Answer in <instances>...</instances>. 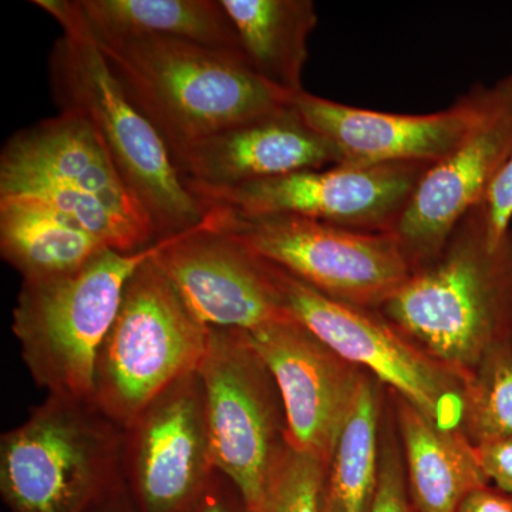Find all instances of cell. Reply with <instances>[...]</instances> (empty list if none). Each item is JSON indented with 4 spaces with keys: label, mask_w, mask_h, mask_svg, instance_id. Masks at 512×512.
Segmentation results:
<instances>
[{
    "label": "cell",
    "mask_w": 512,
    "mask_h": 512,
    "mask_svg": "<svg viewBox=\"0 0 512 512\" xmlns=\"http://www.w3.org/2000/svg\"><path fill=\"white\" fill-rule=\"evenodd\" d=\"M62 26L49 53V83L59 113L89 124L120 177L147 212L157 239L184 234L207 211L184 183L163 138L131 103L84 25L76 0H33Z\"/></svg>",
    "instance_id": "cell-1"
},
{
    "label": "cell",
    "mask_w": 512,
    "mask_h": 512,
    "mask_svg": "<svg viewBox=\"0 0 512 512\" xmlns=\"http://www.w3.org/2000/svg\"><path fill=\"white\" fill-rule=\"evenodd\" d=\"M379 312L466 382L491 350L512 342V228L493 244L481 202Z\"/></svg>",
    "instance_id": "cell-2"
},
{
    "label": "cell",
    "mask_w": 512,
    "mask_h": 512,
    "mask_svg": "<svg viewBox=\"0 0 512 512\" xmlns=\"http://www.w3.org/2000/svg\"><path fill=\"white\" fill-rule=\"evenodd\" d=\"M90 35L173 160L204 138L292 104L293 97L262 80L241 53L161 37Z\"/></svg>",
    "instance_id": "cell-3"
},
{
    "label": "cell",
    "mask_w": 512,
    "mask_h": 512,
    "mask_svg": "<svg viewBox=\"0 0 512 512\" xmlns=\"http://www.w3.org/2000/svg\"><path fill=\"white\" fill-rule=\"evenodd\" d=\"M32 198L123 254L158 242L156 229L89 124L72 114L16 131L0 151V198Z\"/></svg>",
    "instance_id": "cell-4"
},
{
    "label": "cell",
    "mask_w": 512,
    "mask_h": 512,
    "mask_svg": "<svg viewBox=\"0 0 512 512\" xmlns=\"http://www.w3.org/2000/svg\"><path fill=\"white\" fill-rule=\"evenodd\" d=\"M168 241L134 254L107 248L70 274L22 282L12 330L36 386L93 402L97 356L128 281Z\"/></svg>",
    "instance_id": "cell-5"
},
{
    "label": "cell",
    "mask_w": 512,
    "mask_h": 512,
    "mask_svg": "<svg viewBox=\"0 0 512 512\" xmlns=\"http://www.w3.org/2000/svg\"><path fill=\"white\" fill-rule=\"evenodd\" d=\"M123 429L90 400L47 394L0 437L9 512H90L121 476Z\"/></svg>",
    "instance_id": "cell-6"
},
{
    "label": "cell",
    "mask_w": 512,
    "mask_h": 512,
    "mask_svg": "<svg viewBox=\"0 0 512 512\" xmlns=\"http://www.w3.org/2000/svg\"><path fill=\"white\" fill-rule=\"evenodd\" d=\"M208 335L153 256L128 281L101 345L93 403L124 429L158 394L197 372Z\"/></svg>",
    "instance_id": "cell-7"
},
{
    "label": "cell",
    "mask_w": 512,
    "mask_h": 512,
    "mask_svg": "<svg viewBox=\"0 0 512 512\" xmlns=\"http://www.w3.org/2000/svg\"><path fill=\"white\" fill-rule=\"evenodd\" d=\"M197 373L215 468L235 484L249 511L258 512L289 446L274 376L248 332L225 328H210Z\"/></svg>",
    "instance_id": "cell-8"
},
{
    "label": "cell",
    "mask_w": 512,
    "mask_h": 512,
    "mask_svg": "<svg viewBox=\"0 0 512 512\" xmlns=\"http://www.w3.org/2000/svg\"><path fill=\"white\" fill-rule=\"evenodd\" d=\"M218 211L221 231L335 301L379 311L416 271L393 232L295 215L238 218Z\"/></svg>",
    "instance_id": "cell-9"
},
{
    "label": "cell",
    "mask_w": 512,
    "mask_h": 512,
    "mask_svg": "<svg viewBox=\"0 0 512 512\" xmlns=\"http://www.w3.org/2000/svg\"><path fill=\"white\" fill-rule=\"evenodd\" d=\"M286 311L333 352L447 429H460L464 379L376 309L335 301L266 261Z\"/></svg>",
    "instance_id": "cell-10"
},
{
    "label": "cell",
    "mask_w": 512,
    "mask_h": 512,
    "mask_svg": "<svg viewBox=\"0 0 512 512\" xmlns=\"http://www.w3.org/2000/svg\"><path fill=\"white\" fill-rule=\"evenodd\" d=\"M430 164H336L237 187L188 185L205 211L238 218L295 215L359 231L393 232Z\"/></svg>",
    "instance_id": "cell-11"
},
{
    "label": "cell",
    "mask_w": 512,
    "mask_h": 512,
    "mask_svg": "<svg viewBox=\"0 0 512 512\" xmlns=\"http://www.w3.org/2000/svg\"><path fill=\"white\" fill-rule=\"evenodd\" d=\"M215 471L197 372L158 394L123 429L121 476L137 512H185Z\"/></svg>",
    "instance_id": "cell-12"
},
{
    "label": "cell",
    "mask_w": 512,
    "mask_h": 512,
    "mask_svg": "<svg viewBox=\"0 0 512 512\" xmlns=\"http://www.w3.org/2000/svg\"><path fill=\"white\" fill-rule=\"evenodd\" d=\"M512 148V73L487 86L483 106L466 134L431 164L393 234L413 262L427 264L458 222L484 201Z\"/></svg>",
    "instance_id": "cell-13"
},
{
    "label": "cell",
    "mask_w": 512,
    "mask_h": 512,
    "mask_svg": "<svg viewBox=\"0 0 512 512\" xmlns=\"http://www.w3.org/2000/svg\"><path fill=\"white\" fill-rule=\"evenodd\" d=\"M220 212L175 235L154 261L208 328L256 329L292 318L265 259L221 231Z\"/></svg>",
    "instance_id": "cell-14"
},
{
    "label": "cell",
    "mask_w": 512,
    "mask_h": 512,
    "mask_svg": "<svg viewBox=\"0 0 512 512\" xmlns=\"http://www.w3.org/2000/svg\"><path fill=\"white\" fill-rule=\"evenodd\" d=\"M248 333L281 393L289 446L326 467L365 372L293 316Z\"/></svg>",
    "instance_id": "cell-15"
},
{
    "label": "cell",
    "mask_w": 512,
    "mask_h": 512,
    "mask_svg": "<svg viewBox=\"0 0 512 512\" xmlns=\"http://www.w3.org/2000/svg\"><path fill=\"white\" fill-rule=\"evenodd\" d=\"M477 84L447 109L397 114L360 109L303 90L292 99L309 126L335 148L339 164H434L446 156L483 106Z\"/></svg>",
    "instance_id": "cell-16"
},
{
    "label": "cell",
    "mask_w": 512,
    "mask_h": 512,
    "mask_svg": "<svg viewBox=\"0 0 512 512\" xmlns=\"http://www.w3.org/2000/svg\"><path fill=\"white\" fill-rule=\"evenodd\" d=\"M188 185L225 188L339 164L335 148L295 106L229 127L174 157Z\"/></svg>",
    "instance_id": "cell-17"
},
{
    "label": "cell",
    "mask_w": 512,
    "mask_h": 512,
    "mask_svg": "<svg viewBox=\"0 0 512 512\" xmlns=\"http://www.w3.org/2000/svg\"><path fill=\"white\" fill-rule=\"evenodd\" d=\"M394 403L414 512H458L467 495L490 484L474 444L460 429L440 426L396 394Z\"/></svg>",
    "instance_id": "cell-18"
},
{
    "label": "cell",
    "mask_w": 512,
    "mask_h": 512,
    "mask_svg": "<svg viewBox=\"0 0 512 512\" xmlns=\"http://www.w3.org/2000/svg\"><path fill=\"white\" fill-rule=\"evenodd\" d=\"M83 22L101 37H161L242 53L221 0H76Z\"/></svg>",
    "instance_id": "cell-19"
},
{
    "label": "cell",
    "mask_w": 512,
    "mask_h": 512,
    "mask_svg": "<svg viewBox=\"0 0 512 512\" xmlns=\"http://www.w3.org/2000/svg\"><path fill=\"white\" fill-rule=\"evenodd\" d=\"M242 53L266 83L289 96L303 92L308 40L318 13L312 0H221Z\"/></svg>",
    "instance_id": "cell-20"
},
{
    "label": "cell",
    "mask_w": 512,
    "mask_h": 512,
    "mask_svg": "<svg viewBox=\"0 0 512 512\" xmlns=\"http://www.w3.org/2000/svg\"><path fill=\"white\" fill-rule=\"evenodd\" d=\"M107 248L99 238L43 202L0 198V255L23 281L70 274Z\"/></svg>",
    "instance_id": "cell-21"
},
{
    "label": "cell",
    "mask_w": 512,
    "mask_h": 512,
    "mask_svg": "<svg viewBox=\"0 0 512 512\" xmlns=\"http://www.w3.org/2000/svg\"><path fill=\"white\" fill-rule=\"evenodd\" d=\"M376 379L363 373L323 477V512H369L379 484L382 402Z\"/></svg>",
    "instance_id": "cell-22"
},
{
    "label": "cell",
    "mask_w": 512,
    "mask_h": 512,
    "mask_svg": "<svg viewBox=\"0 0 512 512\" xmlns=\"http://www.w3.org/2000/svg\"><path fill=\"white\" fill-rule=\"evenodd\" d=\"M461 431L474 446L512 437V342L491 350L468 375Z\"/></svg>",
    "instance_id": "cell-23"
},
{
    "label": "cell",
    "mask_w": 512,
    "mask_h": 512,
    "mask_svg": "<svg viewBox=\"0 0 512 512\" xmlns=\"http://www.w3.org/2000/svg\"><path fill=\"white\" fill-rule=\"evenodd\" d=\"M323 477L325 464L288 446L258 512H323Z\"/></svg>",
    "instance_id": "cell-24"
},
{
    "label": "cell",
    "mask_w": 512,
    "mask_h": 512,
    "mask_svg": "<svg viewBox=\"0 0 512 512\" xmlns=\"http://www.w3.org/2000/svg\"><path fill=\"white\" fill-rule=\"evenodd\" d=\"M369 512H414L407 487L402 444L392 431L382 433L379 484Z\"/></svg>",
    "instance_id": "cell-25"
},
{
    "label": "cell",
    "mask_w": 512,
    "mask_h": 512,
    "mask_svg": "<svg viewBox=\"0 0 512 512\" xmlns=\"http://www.w3.org/2000/svg\"><path fill=\"white\" fill-rule=\"evenodd\" d=\"M488 237L498 244L511 229L512 148L483 201Z\"/></svg>",
    "instance_id": "cell-26"
},
{
    "label": "cell",
    "mask_w": 512,
    "mask_h": 512,
    "mask_svg": "<svg viewBox=\"0 0 512 512\" xmlns=\"http://www.w3.org/2000/svg\"><path fill=\"white\" fill-rule=\"evenodd\" d=\"M474 448L488 483L512 495V437L487 441Z\"/></svg>",
    "instance_id": "cell-27"
},
{
    "label": "cell",
    "mask_w": 512,
    "mask_h": 512,
    "mask_svg": "<svg viewBox=\"0 0 512 512\" xmlns=\"http://www.w3.org/2000/svg\"><path fill=\"white\" fill-rule=\"evenodd\" d=\"M185 512H251L235 484L220 471L198 495L197 500Z\"/></svg>",
    "instance_id": "cell-28"
},
{
    "label": "cell",
    "mask_w": 512,
    "mask_h": 512,
    "mask_svg": "<svg viewBox=\"0 0 512 512\" xmlns=\"http://www.w3.org/2000/svg\"><path fill=\"white\" fill-rule=\"evenodd\" d=\"M458 512H512V495L487 484L467 495Z\"/></svg>",
    "instance_id": "cell-29"
},
{
    "label": "cell",
    "mask_w": 512,
    "mask_h": 512,
    "mask_svg": "<svg viewBox=\"0 0 512 512\" xmlns=\"http://www.w3.org/2000/svg\"><path fill=\"white\" fill-rule=\"evenodd\" d=\"M90 512H137L123 478L94 505Z\"/></svg>",
    "instance_id": "cell-30"
}]
</instances>
